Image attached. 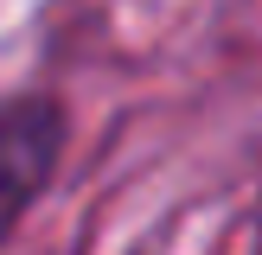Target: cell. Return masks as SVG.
Masks as SVG:
<instances>
[{
	"mask_svg": "<svg viewBox=\"0 0 262 255\" xmlns=\"http://www.w3.org/2000/svg\"><path fill=\"white\" fill-rule=\"evenodd\" d=\"M64 153H71V102L58 89L0 96V255L19 236L26 211L51 191Z\"/></svg>",
	"mask_w": 262,
	"mask_h": 255,
	"instance_id": "obj_1",
	"label": "cell"
}]
</instances>
